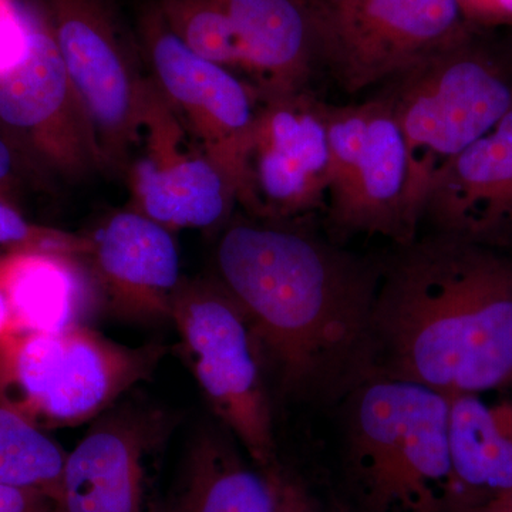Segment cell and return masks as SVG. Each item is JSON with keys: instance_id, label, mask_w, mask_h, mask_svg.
<instances>
[{"instance_id": "obj_10", "label": "cell", "mask_w": 512, "mask_h": 512, "mask_svg": "<svg viewBox=\"0 0 512 512\" xmlns=\"http://www.w3.org/2000/svg\"><path fill=\"white\" fill-rule=\"evenodd\" d=\"M26 19L25 56L0 72V133L40 173L79 183L104 171L99 147L45 18Z\"/></svg>"}, {"instance_id": "obj_19", "label": "cell", "mask_w": 512, "mask_h": 512, "mask_svg": "<svg viewBox=\"0 0 512 512\" xmlns=\"http://www.w3.org/2000/svg\"><path fill=\"white\" fill-rule=\"evenodd\" d=\"M480 396L448 397L454 512L512 501V402L487 403Z\"/></svg>"}, {"instance_id": "obj_18", "label": "cell", "mask_w": 512, "mask_h": 512, "mask_svg": "<svg viewBox=\"0 0 512 512\" xmlns=\"http://www.w3.org/2000/svg\"><path fill=\"white\" fill-rule=\"evenodd\" d=\"M83 259L46 249H12L0 256V291L9 303L10 330L86 326L101 292Z\"/></svg>"}, {"instance_id": "obj_9", "label": "cell", "mask_w": 512, "mask_h": 512, "mask_svg": "<svg viewBox=\"0 0 512 512\" xmlns=\"http://www.w3.org/2000/svg\"><path fill=\"white\" fill-rule=\"evenodd\" d=\"M326 67L343 92L393 82L471 26L457 0H305Z\"/></svg>"}, {"instance_id": "obj_6", "label": "cell", "mask_w": 512, "mask_h": 512, "mask_svg": "<svg viewBox=\"0 0 512 512\" xmlns=\"http://www.w3.org/2000/svg\"><path fill=\"white\" fill-rule=\"evenodd\" d=\"M185 363L212 412L256 467L275 470L265 357L247 312L215 281H183L171 306Z\"/></svg>"}, {"instance_id": "obj_13", "label": "cell", "mask_w": 512, "mask_h": 512, "mask_svg": "<svg viewBox=\"0 0 512 512\" xmlns=\"http://www.w3.org/2000/svg\"><path fill=\"white\" fill-rule=\"evenodd\" d=\"M126 178L128 208L171 232L224 227L238 205L231 175L185 130L150 76Z\"/></svg>"}, {"instance_id": "obj_23", "label": "cell", "mask_w": 512, "mask_h": 512, "mask_svg": "<svg viewBox=\"0 0 512 512\" xmlns=\"http://www.w3.org/2000/svg\"><path fill=\"white\" fill-rule=\"evenodd\" d=\"M0 247H6L9 251L46 249L86 258L90 242L87 237L32 224L15 205L0 201Z\"/></svg>"}, {"instance_id": "obj_5", "label": "cell", "mask_w": 512, "mask_h": 512, "mask_svg": "<svg viewBox=\"0 0 512 512\" xmlns=\"http://www.w3.org/2000/svg\"><path fill=\"white\" fill-rule=\"evenodd\" d=\"M167 348H128L87 326L57 332L10 330L0 340V406L42 430L101 416L148 379Z\"/></svg>"}, {"instance_id": "obj_26", "label": "cell", "mask_w": 512, "mask_h": 512, "mask_svg": "<svg viewBox=\"0 0 512 512\" xmlns=\"http://www.w3.org/2000/svg\"><path fill=\"white\" fill-rule=\"evenodd\" d=\"M276 512H316L308 493L281 468L276 470Z\"/></svg>"}, {"instance_id": "obj_8", "label": "cell", "mask_w": 512, "mask_h": 512, "mask_svg": "<svg viewBox=\"0 0 512 512\" xmlns=\"http://www.w3.org/2000/svg\"><path fill=\"white\" fill-rule=\"evenodd\" d=\"M39 12L92 127L104 171L126 175L148 84L136 33L113 0H42Z\"/></svg>"}, {"instance_id": "obj_12", "label": "cell", "mask_w": 512, "mask_h": 512, "mask_svg": "<svg viewBox=\"0 0 512 512\" xmlns=\"http://www.w3.org/2000/svg\"><path fill=\"white\" fill-rule=\"evenodd\" d=\"M136 36L158 92L238 190L242 157L261 103L258 89L228 67L192 52L151 0L138 15Z\"/></svg>"}, {"instance_id": "obj_24", "label": "cell", "mask_w": 512, "mask_h": 512, "mask_svg": "<svg viewBox=\"0 0 512 512\" xmlns=\"http://www.w3.org/2000/svg\"><path fill=\"white\" fill-rule=\"evenodd\" d=\"M28 49V19L13 0H0V72L22 60Z\"/></svg>"}, {"instance_id": "obj_16", "label": "cell", "mask_w": 512, "mask_h": 512, "mask_svg": "<svg viewBox=\"0 0 512 512\" xmlns=\"http://www.w3.org/2000/svg\"><path fill=\"white\" fill-rule=\"evenodd\" d=\"M423 221L436 234L487 245L512 227V110L436 174Z\"/></svg>"}, {"instance_id": "obj_25", "label": "cell", "mask_w": 512, "mask_h": 512, "mask_svg": "<svg viewBox=\"0 0 512 512\" xmlns=\"http://www.w3.org/2000/svg\"><path fill=\"white\" fill-rule=\"evenodd\" d=\"M471 28L512 29V0H457Z\"/></svg>"}, {"instance_id": "obj_27", "label": "cell", "mask_w": 512, "mask_h": 512, "mask_svg": "<svg viewBox=\"0 0 512 512\" xmlns=\"http://www.w3.org/2000/svg\"><path fill=\"white\" fill-rule=\"evenodd\" d=\"M0 512H53L43 495L0 484Z\"/></svg>"}, {"instance_id": "obj_2", "label": "cell", "mask_w": 512, "mask_h": 512, "mask_svg": "<svg viewBox=\"0 0 512 512\" xmlns=\"http://www.w3.org/2000/svg\"><path fill=\"white\" fill-rule=\"evenodd\" d=\"M375 373L451 397L512 384V261L436 234L382 261Z\"/></svg>"}, {"instance_id": "obj_21", "label": "cell", "mask_w": 512, "mask_h": 512, "mask_svg": "<svg viewBox=\"0 0 512 512\" xmlns=\"http://www.w3.org/2000/svg\"><path fill=\"white\" fill-rule=\"evenodd\" d=\"M66 458L42 429L0 406V484L43 495L53 505Z\"/></svg>"}, {"instance_id": "obj_20", "label": "cell", "mask_w": 512, "mask_h": 512, "mask_svg": "<svg viewBox=\"0 0 512 512\" xmlns=\"http://www.w3.org/2000/svg\"><path fill=\"white\" fill-rule=\"evenodd\" d=\"M276 467H249L225 434L204 431L192 448L178 512H276Z\"/></svg>"}, {"instance_id": "obj_22", "label": "cell", "mask_w": 512, "mask_h": 512, "mask_svg": "<svg viewBox=\"0 0 512 512\" xmlns=\"http://www.w3.org/2000/svg\"><path fill=\"white\" fill-rule=\"evenodd\" d=\"M168 28L192 52L245 76L237 33L221 0H151Z\"/></svg>"}, {"instance_id": "obj_28", "label": "cell", "mask_w": 512, "mask_h": 512, "mask_svg": "<svg viewBox=\"0 0 512 512\" xmlns=\"http://www.w3.org/2000/svg\"><path fill=\"white\" fill-rule=\"evenodd\" d=\"M18 161V154L0 133V201L9 202V204H13V197L18 187Z\"/></svg>"}, {"instance_id": "obj_29", "label": "cell", "mask_w": 512, "mask_h": 512, "mask_svg": "<svg viewBox=\"0 0 512 512\" xmlns=\"http://www.w3.org/2000/svg\"><path fill=\"white\" fill-rule=\"evenodd\" d=\"M10 323H12V320H10L9 303L6 301L3 292L0 291V340L9 332Z\"/></svg>"}, {"instance_id": "obj_15", "label": "cell", "mask_w": 512, "mask_h": 512, "mask_svg": "<svg viewBox=\"0 0 512 512\" xmlns=\"http://www.w3.org/2000/svg\"><path fill=\"white\" fill-rule=\"evenodd\" d=\"M90 262L101 298L133 319L171 318L181 258L174 232L140 212H114L89 237Z\"/></svg>"}, {"instance_id": "obj_1", "label": "cell", "mask_w": 512, "mask_h": 512, "mask_svg": "<svg viewBox=\"0 0 512 512\" xmlns=\"http://www.w3.org/2000/svg\"><path fill=\"white\" fill-rule=\"evenodd\" d=\"M215 266L251 319L282 396L340 403L373 376L382 261L306 229L252 218L227 225Z\"/></svg>"}, {"instance_id": "obj_11", "label": "cell", "mask_w": 512, "mask_h": 512, "mask_svg": "<svg viewBox=\"0 0 512 512\" xmlns=\"http://www.w3.org/2000/svg\"><path fill=\"white\" fill-rule=\"evenodd\" d=\"M326 106L311 90L261 97L238 178V205L259 221L286 222L326 208Z\"/></svg>"}, {"instance_id": "obj_14", "label": "cell", "mask_w": 512, "mask_h": 512, "mask_svg": "<svg viewBox=\"0 0 512 512\" xmlns=\"http://www.w3.org/2000/svg\"><path fill=\"white\" fill-rule=\"evenodd\" d=\"M171 423L151 407L111 406L67 454L53 512H153Z\"/></svg>"}, {"instance_id": "obj_17", "label": "cell", "mask_w": 512, "mask_h": 512, "mask_svg": "<svg viewBox=\"0 0 512 512\" xmlns=\"http://www.w3.org/2000/svg\"><path fill=\"white\" fill-rule=\"evenodd\" d=\"M259 96L309 89L319 69L318 45L305 0H221Z\"/></svg>"}, {"instance_id": "obj_4", "label": "cell", "mask_w": 512, "mask_h": 512, "mask_svg": "<svg viewBox=\"0 0 512 512\" xmlns=\"http://www.w3.org/2000/svg\"><path fill=\"white\" fill-rule=\"evenodd\" d=\"M384 99L412 160L413 198L424 200L441 168L512 110V60L470 28L453 45L394 79Z\"/></svg>"}, {"instance_id": "obj_7", "label": "cell", "mask_w": 512, "mask_h": 512, "mask_svg": "<svg viewBox=\"0 0 512 512\" xmlns=\"http://www.w3.org/2000/svg\"><path fill=\"white\" fill-rule=\"evenodd\" d=\"M330 153L328 227L339 239L382 235L397 247L419 238L412 160L402 127L382 94L326 106Z\"/></svg>"}, {"instance_id": "obj_3", "label": "cell", "mask_w": 512, "mask_h": 512, "mask_svg": "<svg viewBox=\"0 0 512 512\" xmlns=\"http://www.w3.org/2000/svg\"><path fill=\"white\" fill-rule=\"evenodd\" d=\"M340 403L343 461L362 512H454L447 396L372 376Z\"/></svg>"}]
</instances>
